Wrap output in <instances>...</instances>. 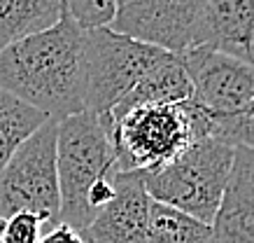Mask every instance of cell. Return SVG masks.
Returning <instances> with one entry per match:
<instances>
[{
    "label": "cell",
    "instance_id": "obj_7",
    "mask_svg": "<svg viewBox=\"0 0 254 243\" xmlns=\"http://www.w3.org/2000/svg\"><path fill=\"white\" fill-rule=\"evenodd\" d=\"M163 52L166 49L122 35L110 26L84 31L86 110L108 117Z\"/></svg>",
    "mask_w": 254,
    "mask_h": 243
},
{
    "label": "cell",
    "instance_id": "obj_8",
    "mask_svg": "<svg viewBox=\"0 0 254 243\" xmlns=\"http://www.w3.org/2000/svg\"><path fill=\"white\" fill-rule=\"evenodd\" d=\"M200 7L203 0H128L117 9L110 28L173 54H182L191 45Z\"/></svg>",
    "mask_w": 254,
    "mask_h": 243
},
{
    "label": "cell",
    "instance_id": "obj_17",
    "mask_svg": "<svg viewBox=\"0 0 254 243\" xmlns=\"http://www.w3.org/2000/svg\"><path fill=\"white\" fill-rule=\"evenodd\" d=\"M47 222L35 213H14L7 218L2 243H38Z\"/></svg>",
    "mask_w": 254,
    "mask_h": 243
},
{
    "label": "cell",
    "instance_id": "obj_21",
    "mask_svg": "<svg viewBox=\"0 0 254 243\" xmlns=\"http://www.w3.org/2000/svg\"><path fill=\"white\" fill-rule=\"evenodd\" d=\"M126 2H128V0H117V5H119V7H122V5H126Z\"/></svg>",
    "mask_w": 254,
    "mask_h": 243
},
{
    "label": "cell",
    "instance_id": "obj_15",
    "mask_svg": "<svg viewBox=\"0 0 254 243\" xmlns=\"http://www.w3.org/2000/svg\"><path fill=\"white\" fill-rule=\"evenodd\" d=\"M47 115L26 105L9 91L0 89V168L7 164L19 145L47 122Z\"/></svg>",
    "mask_w": 254,
    "mask_h": 243
},
{
    "label": "cell",
    "instance_id": "obj_11",
    "mask_svg": "<svg viewBox=\"0 0 254 243\" xmlns=\"http://www.w3.org/2000/svg\"><path fill=\"white\" fill-rule=\"evenodd\" d=\"M210 243H254V150L238 148L222 204L210 222Z\"/></svg>",
    "mask_w": 254,
    "mask_h": 243
},
{
    "label": "cell",
    "instance_id": "obj_13",
    "mask_svg": "<svg viewBox=\"0 0 254 243\" xmlns=\"http://www.w3.org/2000/svg\"><path fill=\"white\" fill-rule=\"evenodd\" d=\"M65 12V0H0V52L47 31Z\"/></svg>",
    "mask_w": 254,
    "mask_h": 243
},
{
    "label": "cell",
    "instance_id": "obj_10",
    "mask_svg": "<svg viewBox=\"0 0 254 243\" xmlns=\"http://www.w3.org/2000/svg\"><path fill=\"white\" fill-rule=\"evenodd\" d=\"M189 47H208L254 66V0H203Z\"/></svg>",
    "mask_w": 254,
    "mask_h": 243
},
{
    "label": "cell",
    "instance_id": "obj_12",
    "mask_svg": "<svg viewBox=\"0 0 254 243\" xmlns=\"http://www.w3.org/2000/svg\"><path fill=\"white\" fill-rule=\"evenodd\" d=\"M193 94L191 80L187 75L185 61L180 54L173 52H163L152 68L138 80V84L133 86L128 96L117 105L108 117H100V122L108 126L117 117L126 115L133 108H142V105H163V103H185Z\"/></svg>",
    "mask_w": 254,
    "mask_h": 243
},
{
    "label": "cell",
    "instance_id": "obj_14",
    "mask_svg": "<svg viewBox=\"0 0 254 243\" xmlns=\"http://www.w3.org/2000/svg\"><path fill=\"white\" fill-rule=\"evenodd\" d=\"M212 229L173 206L149 201L147 243H210Z\"/></svg>",
    "mask_w": 254,
    "mask_h": 243
},
{
    "label": "cell",
    "instance_id": "obj_4",
    "mask_svg": "<svg viewBox=\"0 0 254 243\" xmlns=\"http://www.w3.org/2000/svg\"><path fill=\"white\" fill-rule=\"evenodd\" d=\"M231 145L215 138H196L173 162L152 173H142L149 199L173 206L177 211L210 225L222 204L231 175Z\"/></svg>",
    "mask_w": 254,
    "mask_h": 243
},
{
    "label": "cell",
    "instance_id": "obj_5",
    "mask_svg": "<svg viewBox=\"0 0 254 243\" xmlns=\"http://www.w3.org/2000/svg\"><path fill=\"white\" fill-rule=\"evenodd\" d=\"M105 129L115 152V171L152 173L196 141L189 101L133 108Z\"/></svg>",
    "mask_w": 254,
    "mask_h": 243
},
{
    "label": "cell",
    "instance_id": "obj_3",
    "mask_svg": "<svg viewBox=\"0 0 254 243\" xmlns=\"http://www.w3.org/2000/svg\"><path fill=\"white\" fill-rule=\"evenodd\" d=\"M115 173V152L105 124L89 110L59 119L56 131V178L61 211L59 222L77 232L91 225L89 192Z\"/></svg>",
    "mask_w": 254,
    "mask_h": 243
},
{
    "label": "cell",
    "instance_id": "obj_9",
    "mask_svg": "<svg viewBox=\"0 0 254 243\" xmlns=\"http://www.w3.org/2000/svg\"><path fill=\"white\" fill-rule=\"evenodd\" d=\"M115 196L91 220L84 234L96 243H147L149 194L138 171H115Z\"/></svg>",
    "mask_w": 254,
    "mask_h": 243
},
{
    "label": "cell",
    "instance_id": "obj_2",
    "mask_svg": "<svg viewBox=\"0 0 254 243\" xmlns=\"http://www.w3.org/2000/svg\"><path fill=\"white\" fill-rule=\"evenodd\" d=\"M200 138L254 150V66L208 47L182 52Z\"/></svg>",
    "mask_w": 254,
    "mask_h": 243
},
{
    "label": "cell",
    "instance_id": "obj_6",
    "mask_svg": "<svg viewBox=\"0 0 254 243\" xmlns=\"http://www.w3.org/2000/svg\"><path fill=\"white\" fill-rule=\"evenodd\" d=\"M56 131L59 119L49 117L0 168V218L35 213L47 225L59 222L61 196L56 178Z\"/></svg>",
    "mask_w": 254,
    "mask_h": 243
},
{
    "label": "cell",
    "instance_id": "obj_16",
    "mask_svg": "<svg viewBox=\"0 0 254 243\" xmlns=\"http://www.w3.org/2000/svg\"><path fill=\"white\" fill-rule=\"evenodd\" d=\"M65 7L82 31H91L112 24L119 5L117 0H65Z\"/></svg>",
    "mask_w": 254,
    "mask_h": 243
},
{
    "label": "cell",
    "instance_id": "obj_20",
    "mask_svg": "<svg viewBox=\"0 0 254 243\" xmlns=\"http://www.w3.org/2000/svg\"><path fill=\"white\" fill-rule=\"evenodd\" d=\"M82 236H84V243H96V241H93V239H89V236H86L84 232H82Z\"/></svg>",
    "mask_w": 254,
    "mask_h": 243
},
{
    "label": "cell",
    "instance_id": "obj_1",
    "mask_svg": "<svg viewBox=\"0 0 254 243\" xmlns=\"http://www.w3.org/2000/svg\"><path fill=\"white\" fill-rule=\"evenodd\" d=\"M0 89L52 119L84 112V31L72 14L0 52Z\"/></svg>",
    "mask_w": 254,
    "mask_h": 243
},
{
    "label": "cell",
    "instance_id": "obj_19",
    "mask_svg": "<svg viewBox=\"0 0 254 243\" xmlns=\"http://www.w3.org/2000/svg\"><path fill=\"white\" fill-rule=\"evenodd\" d=\"M5 225H7V220L0 218V243H2V236H5Z\"/></svg>",
    "mask_w": 254,
    "mask_h": 243
},
{
    "label": "cell",
    "instance_id": "obj_18",
    "mask_svg": "<svg viewBox=\"0 0 254 243\" xmlns=\"http://www.w3.org/2000/svg\"><path fill=\"white\" fill-rule=\"evenodd\" d=\"M38 243H84V236L65 222H54V225H49L47 232H42Z\"/></svg>",
    "mask_w": 254,
    "mask_h": 243
}]
</instances>
